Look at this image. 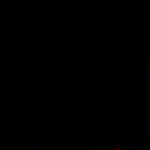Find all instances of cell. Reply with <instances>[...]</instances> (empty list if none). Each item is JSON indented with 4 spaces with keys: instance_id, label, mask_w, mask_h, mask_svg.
Here are the masks:
<instances>
[{
    "instance_id": "6da1fadb",
    "label": "cell",
    "mask_w": 150,
    "mask_h": 150,
    "mask_svg": "<svg viewBox=\"0 0 150 150\" xmlns=\"http://www.w3.org/2000/svg\"><path fill=\"white\" fill-rule=\"evenodd\" d=\"M115 150H119V147H118Z\"/></svg>"
}]
</instances>
